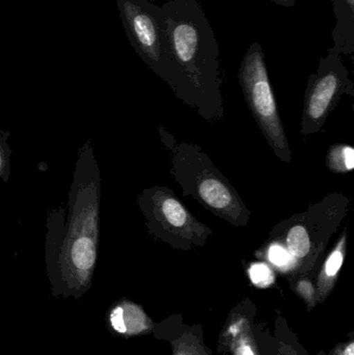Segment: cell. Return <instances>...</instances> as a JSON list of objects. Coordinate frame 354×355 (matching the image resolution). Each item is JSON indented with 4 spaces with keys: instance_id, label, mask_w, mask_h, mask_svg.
Returning <instances> with one entry per match:
<instances>
[{
    "instance_id": "8992f818",
    "label": "cell",
    "mask_w": 354,
    "mask_h": 355,
    "mask_svg": "<svg viewBox=\"0 0 354 355\" xmlns=\"http://www.w3.org/2000/svg\"><path fill=\"white\" fill-rule=\"evenodd\" d=\"M336 26L333 29V49L353 58L354 0H332Z\"/></svg>"
},
{
    "instance_id": "e0dca14e",
    "label": "cell",
    "mask_w": 354,
    "mask_h": 355,
    "mask_svg": "<svg viewBox=\"0 0 354 355\" xmlns=\"http://www.w3.org/2000/svg\"><path fill=\"white\" fill-rule=\"evenodd\" d=\"M240 355H255L254 354V352H251V348L249 347V346H245V347H242V349H241Z\"/></svg>"
},
{
    "instance_id": "ba28073f",
    "label": "cell",
    "mask_w": 354,
    "mask_h": 355,
    "mask_svg": "<svg viewBox=\"0 0 354 355\" xmlns=\"http://www.w3.org/2000/svg\"><path fill=\"white\" fill-rule=\"evenodd\" d=\"M199 194L202 200L211 208L230 213L236 210V200L230 189L220 180L208 178L199 185Z\"/></svg>"
},
{
    "instance_id": "5bb4252c",
    "label": "cell",
    "mask_w": 354,
    "mask_h": 355,
    "mask_svg": "<svg viewBox=\"0 0 354 355\" xmlns=\"http://www.w3.org/2000/svg\"><path fill=\"white\" fill-rule=\"evenodd\" d=\"M269 259L276 266H286L291 261V256L284 248L280 245H272L269 250Z\"/></svg>"
},
{
    "instance_id": "9c48e42d",
    "label": "cell",
    "mask_w": 354,
    "mask_h": 355,
    "mask_svg": "<svg viewBox=\"0 0 354 355\" xmlns=\"http://www.w3.org/2000/svg\"><path fill=\"white\" fill-rule=\"evenodd\" d=\"M160 210L166 223L177 229H188L191 217L186 209L174 198H166L160 204Z\"/></svg>"
},
{
    "instance_id": "7a4b0ae2",
    "label": "cell",
    "mask_w": 354,
    "mask_h": 355,
    "mask_svg": "<svg viewBox=\"0 0 354 355\" xmlns=\"http://www.w3.org/2000/svg\"><path fill=\"white\" fill-rule=\"evenodd\" d=\"M168 81L186 93L218 92L220 47L199 0H168L161 6Z\"/></svg>"
},
{
    "instance_id": "7c38bea8",
    "label": "cell",
    "mask_w": 354,
    "mask_h": 355,
    "mask_svg": "<svg viewBox=\"0 0 354 355\" xmlns=\"http://www.w3.org/2000/svg\"><path fill=\"white\" fill-rule=\"evenodd\" d=\"M249 277L258 287H268L274 283V275L272 269L263 263H256L249 268Z\"/></svg>"
},
{
    "instance_id": "9a60e30c",
    "label": "cell",
    "mask_w": 354,
    "mask_h": 355,
    "mask_svg": "<svg viewBox=\"0 0 354 355\" xmlns=\"http://www.w3.org/2000/svg\"><path fill=\"white\" fill-rule=\"evenodd\" d=\"M10 170V150L0 137V178L8 180Z\"/></svg>"
},
{
    "instance_id": "30bf717a",
    "label": "cell",
    "mask_w": 354,
    "mask_h": 355,
    "mask_svg": "<svg viewBox=\"0 0 354 355\" xmlns=\"http://www.w3.org/2000/svg\"><path fill=\"white\" fill-rule=\"evenodd\" d=\"M287 246L291 256L303 259L311 250V240L309 233L303 225H294L291 227L287 235Z\"/></svg>"
},
{
    "instance_id": "4fadbf2b",
    "label": "cell",
    "mask_w": 354,
    "mask_h": 355,
    "mask_svg": "<svg viewBox=\"0 0 354 355\" xmlns=\"http://www.w3.org/2000/svg\"><path fill=\"white\" fill-rule=\"evenodd\" d=\"M345 252V237L341 239L340 243L338 244L334 252L328 257L326 265H324V272L328 277H334L340 270L341 266L344 260Z\"/></svg>"
},
{
    "instance_id": "2e32d148",
    "label": "cell",
    "mask_w": 354,
    "mask_h": 355,
    "mask_svg": "<svg viewBox=\"0 0 354 355\" xmlns=\"http://www.w3.org/2000/svg\"><path fill=\"white\" fill-rule=\"evenodd\" d=\"M284 8H294L297 0H268Z\"/></svg>"
},
{
    "instance_id": "277c9868",
    "label": "cell",
    "mask_w": 354,
    "mask_h": 355,
    "mask_svg": "<svg viewBox=\"0 0 354 355\" xmlns=\"http://www.w3.org/2000/svg\"><path fill=\"white\" fill-rule=\"evenodd\" d=\"M157 0H116L129 43L156 74L168 81L166 29Z\"/></svg>"
},
{
    "instance_id": "8fae6325",
    "label": "cell",
    "mask_w": 354,
    "mask_h": 355,
    "mask_svg": "<svg viewBox=\"0 0 354 355\" xmlns=\"http://www.w3.org/2000/svg\"><path fill=\"white\" fill-rule=\"evenodd\" d=\"M328 166L338 172L353 170L354 150L349 146L333 148L328 155Z\"/></svg>"
},
{
    "instance_id": "ac0fdd59",
    "label": "cell",
    "mask_w": 354,
    "mask_h": 355,
    "mask_svg": "<svg viewBox=\"0 0 354 355\" xmlns=\"http://www.w3.org/2000/svg\"><path fill=\"white\" fill-rule=\"evenodd\" d=\"M345 355H354V344L351 343L345 349Z\"/></svg>"
},
{
    "instance_id": "6da1fadb",
    "label": "cell",
    "mask_w": 354,
    "mask_h": 355,
    "mask_svg": "<svg viewBox=\"0 0 354 355\" xmlns=\"http://www.w3.org/2000/svg\"><path fill=\"white\" fill-rule=\"evenodd\" d=\"M75 177L68 213L52 227L47 272L52 295L80 300L93 284L99 241V179L97 166L87 178Z\"/></svg>"
},
{
    "instance_id": "52a82bcc",
    "label": "cell",
    "mask_w": 354,
    "mask_h": 355,
    "mask_svg": "<svg viewBox=\"0 0 354 355\" xmlns=\"http://www.w3.org/2000/svg\"><path fill=\"white\" fill-rule=\"evenodd\" d=\"M106 323L112 333L121 336L136 335L145 327L141 309L126 300L112 306L106 315Z\"/></svg>"
},
{
    "instance_id": "5b68a950",
    "label": "cell",
    "mask_w": 354,
    "mask_h": 355,
    "mask_svg": "<svg viewBox=\"0 0 354 355\" xmlns=\"http://www.w3.org/2000/svg\"><path fill=\"white\" fill-rule=\"evenodd\" d=\"M328 52V55L320 60L318 72L310 77L308 87L307 114L310 120L315 122L322 120L338 96L351 87L341 54L332 47Z\"/></svg>"
},
{
    "instance_id": "3957f363",
    "label": "cell",
    "mask_w": 354,
    "mask_h": 355,
    "mask_svg": "<svg viewBox=\"0 0 354 355\" xmlns=\"http://www.w3.org/2000/svg\"><path fill=\"white\" fill-rule=\"evenodd\" d=\"M239 80L245 92V99L270 145L282 159L289 162L288 141L285 137L274 101L266 68L265 53L261 44L258 42L249 46L241 62Z\"/></svg>"
}]
</instances>
